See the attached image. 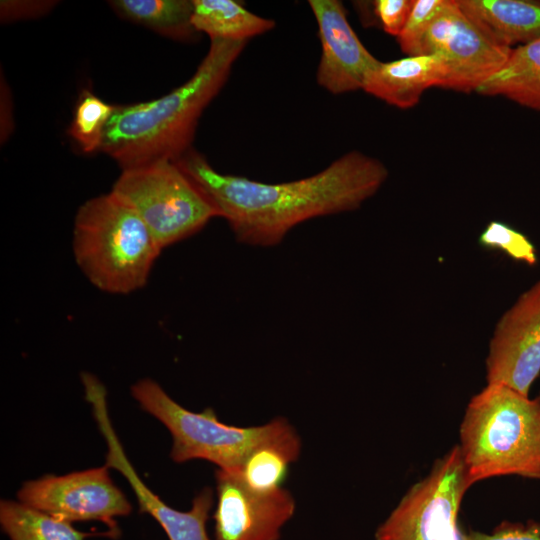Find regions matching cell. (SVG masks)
<instances>
[{
	"instance_id": "27",
	"label": "cell",
	"mask_w": 540,
	"mask_h": 540,
	"mask_svg": "<svg viewBox=\"0 0 540 540\" xmlns=\"http://www.w3.org/2000/svg\"><path fill=\"white\" fill-rule=\"evenodd\" d=\"M12 102L6 83H1V141L8 139L12 132Z\"/></svg>"
},
{
	"instance_id": "20",
	"label": "cell",
	"mask_w": 540,
	"mask_h": 540,
	"mask_svg": "<svg viewBox=\"0 0 540 540\" xmlns=\"http://www.w3.org/2000/svg\"><path fill=\"white\" fill-rule=\"evenodd\" d=\"M0 523L10 540H85L93 535L19 501H1Z\"/></svg>"
},
{
	"instance_id": "15",
	"label": "cell",
	"mask_w": 540,
	"mask_h": 540,
	"mask_svg": "<svg viewBox=\"0 0 540 540\" xmlns=\"http://www.w3.org/2000/svg\"><path fill=\"white\" fill-rule=\"evenodd\" d=\"M461 11L501 46L527 44L540 37V2L529 0H457Z\"/></svg>"
},
{
	"instance_id": "14",
	"label": "cell",
	"mask_w": 540,
	"mask_h": 540,
	"mask_svg": "<svg viewBox=\"0 0 540 540\" xmlns=\"http://www.w3.org/2000/svg\"><path fill=\"white\" fill-rule=\"evenodd\" d=\"M448 69L439 54L379 62L366 76L363 90L400 109L415 106L423 92L446 83Z\"/></svg>"
},
{
	"instance_id": "9",
	"label": "cell",
	"mask_w": 540,
	"mask_h": 540,
	"mask_svg": "<svg viewBox=\"0 0 540 540\" xmlns=\"http://www.w3.org/2000/svg\"><path fill=\"white\" fill-rule=\"evenodd\" d=\"M511 50L478 28L457 0H446L423 39L420 55L439 54L448 69L444 88L470 93L502 68Z\"/></svg>"
},
{
	"instance_id": "16",
	"label": "cell",
	"mask_w": 540,
	"mask_h": 540,
	"mask_svg": "<svg viewBox=\"0 0 540 540\" xmlns=\"http://www.w3.org/2000/svg\"><path fill=\"white\" fill-rule=\"evenodd\" d=\"M300 451V437L286 421L274 435L256 446L234 472L253 491H274L282 488L289 466L297 461Z\"/></svg>"
},
{
	"instance_id": "18",
	"label": "cell",
	"mask_w": 540,
	"mask_h": 540,
	"mask_svg": "<svg viewBox=\"0 0 540 540\" xmlns=\"http://www.w3.org/2000/svg\"><path fill=\"white\" fill-rule=\"evenodd\" d=\"M192 24L210 40L245 41L275 27L234 0H193Z\"/></svg>"
},
{
	"instance_id": "1",
	"label": "cell",
	"mask_w": 540,
	"mask_h": 540,
	"mask_svg": "<svg viewBox=\"0 0 540 540\" xmlns=\"http://www.w3.org/2000/svg\"><path fill=\"white\" fill-rule=\"evenodd\" d=\"M173 162L239 243L260 247L278 245L307 220L358 209L388 177L381 161L356 150L312 176L275 184L221 173L193 148Z\"/></svg>"
},
{
	"instance_id": "21",
	"label": "cell",
	"mask_w": 540,
	"mask_h": 540,
	"mask_svg": "<svg viewBox=\"0 0 540 540\" xmlns=\"http://www.w3.org/2000/svg\"><path fill=\"white\" fill-rule=\"evenodd\" d=\"M115 108L91 91H82L68 134L83 152L92 153L101 149L105 128Z\"/></svg>"
},
{
	"instance_id": "11",
	"label": "cell",
	"mask_w": 540,
	"mask_h": 540,
	"mask_svg": "<svg viewBox=\"0 0 540 540\" xmlns=\"http://www.w3.org/2000/svg\"><path fill=\"white\" fill-rule=\"evenodd\" d=\"M216 540H279L282 527L294 515L296 504L285 488L270 492L249 489L234 471L218 469Z\"/></svg>"
},
{
	"instance_id": "5",
	"label": "cell",
	"mask_w": 540,
	"mask_h": 540,
	"mask_svg": "<svg viewBox=\"0 0 540 540\" xmlns=\"http://www.w3.org/2000/svg\"><path fill=\"white\" fill-rule=\"evenodd\" d=\"M131 393L144 411L169 430L170 456L176 463L203 459L214 463L218 469L238 471L246 456L287 421L277 417L261 426L228 425L219 421L212 408L202 412L185 409L150 378L133 384Z\"/></svg>"
},
{
	"instance_id": "2",
	"label": "cell",
	"mask_w": 540,
	"mask_h": 540,
	"mask_svg": "<svg viewBox=\"0 0 540 540\" xmlns=\"http://www.w3.org/2000/svg\"><path fill=\"white\" fill-rule=\"evenodd\" d=\"M246 43L211 40L206 56L184 84L152 101L116 106L100 150L122 170L180 158L192 148L201 114L225 85Z\"/></svg>"
},
{
	"instance_id": "3",
	"label": "cell",
	"mask_w": 540,
	"mask_h": 540,
	"mask_svg": "<svg viewBox=\"0 0 540 540\" xmlns=\"http://www.w3.org/2000/svg\"><path fill=\"white\" fill-rule=\"evenodd\" d=\"M459 434L471 486L499 476L540 480V397L487 383L470 399Z\"/></svg>"
},
{
	"instance_id": "10",
	"label": "cell",
	"mask_w": 540,
	"mask_h": 540,
	"mask_svg": "<svg viewBox=\"0 0 540 540\" xmlns=\"http://www.w3.org/2000/svg\"><path fill=\"white\" fill-rule=\"evenodd\" d=\"M540 375V280L501 316L486 357L487 383L529 396Z\"/></svg>"
},
{
	"instance_id": "24",
	"label": "cell",
	"mask_w": 540,
	"mask_h": 540,
	"mask_svg": "<svg viewBox=\"0 0 540 540\" xmlns=\"http://www.w3.org/2000/svg\"><path fill=\"white\" fill-rule=\"evenodd\" d=\"M463 540H540V522L502 521L490 533L476 530L464 532Z\"/></svg>"
},
{
	"instance_id": "13",
	"label": "cell",
	"mask_w": 540,
	"mask_h": 540,
	"mask_svg": "<svg viewBox=\"0 0 540 540\" xmlns=\"http://www.w3.org/2000/svg\"><path fill=\"white\" fill-rule=\"evenodd\" d=\"M321 43L316 81L332 94L363 88L368 73L380 62L362 44L338 0H309Z\"/></svg>"
},
{
	"instance_id": "26",
	"label": "cell",
	"mask_w": 540,
	"mask_h": 540,
	"mask_svg": "<svg viewBox=\"0 0 540 540\" xmlns=\"http://www.w3.org/2000/svg\"><path fill=\"white\" fill-rule=\"evenodd\" d=\"M56 1H16L0 2V16L3 23L34 19L50 12Z\"/></svg>"
},
{
	"instance_id": "8",
	"label": "cell",
	"mask_w": 540,
	"mask_h": 540,
	"mask_svg": "<svg viewBox=\"0 0 540 540\" xmlns=\"http://www.w3.org/2000/svg\"><path fill=\"white\" fill-rule=\"evenodd\" d=\"M17 497L27 506L70 523L101 521L117 534L114 518L131 512L130 502L113 483L107 465L26 481Z\"/></svg>"
},
{
	"instance_id": "12",
	"label": "cell",
	"mask_w": 540,
	"mask_h": 540,
	"mask_svg": "<svg viewBox=\"0 0 540 540\" xmlns=\"http://www.w3.org/2000/svg\"><path fill=\"white\" fill-rule=\"evenodd\" d=\"M94 419L107 444L106 464L121 473L137 498L140 511L151 515L163 528L169 540H211L206 523L213 507V491L203 488L193 499L188 511H179L162 501L138 476L127 458L110 420L107 396L94 394L89 399Z\"/></svg>"
},
{
	"instance_id": "19",
	"label": "cell",
	"mask_w": 540,
	"mask_h": 540,
	"mask_svg": "<svg viewBox=\"0 0 540 540\" xmlns=\"http://www.w3.org/2000/svg\"><path fill=\"white\" fill-rule=\"evenodd\" d=\"M122 18L178 41H190L198 32L192 24L189 0H113L108 2Z\"/></svg>"
},
{
	"instance_id": "7",
	"label": "cell",
	"mask_w": 540,
	"mask_h": 540,
	"mask_svg": "<svg viewBox=\"0 0 540 540\" xmlns=\"http://www.w3.org/2000/svg\"><path fill=\"white\" fill-rule=\"evenodd\" d=\"M471 487L458 445L401 498L375 531V540H463L458 515Z\"/></svg>"
},
{
	"instance_id": "22",
	"label": "cell",
	"mask_w": 540,
	"mask_h": 540,
	"mask_svg": "<svg viewBox=\"0 0 540 540\" xmlns=\"http://www.w3.org/2000/svg\"><path fill=\"white\" fill-rule=\"evenodd\" d=\"M478 241L482 247L501 250L517 262L533 266L538 261L536 248L530 239L503 222H489Z\"/></svg>"
},
{
	"instance_id": "23",
	"label": "cell",
	"mask_w": 540,
	"mask_h": 540,
	"mask_svg": "<svg viewBox=\"0 0 540 540\" xmlns=\"http://www.w3.org/2000/svg\"><path fill=\"white\" fill-rule=\"evenodd\" d=\"M446 0H415L407 22L397 37L401 50L408 56L420 55L423 39L443 9Z\"/></svg>"
},
{
	"instance_id": "25",
	"label": "cell",
	"mask_w": 540,
	"mask_h": 540,
	"mask_svg": "<svg viewBox=\"0 0 540 540\" xmlns=\"http://www.w3.org/2000/svg\"><path fill=\"white\" fill-rule=\"evenodd\" d=\"M414 0H376L372 1L373 14L381 28L388 34L398 37L403 30Z\"/></svg>"
},
{
	"instance_id": "4",
	"label": "cell",
	"mask_w": 540,
	"mask_h": 540,
	"mask_svg": "<svg viewBox=\"0 0 540 540\" xmlns=\"http://www.w3.org/2000/svg\"><path fill=\"white\" fill-rule=\"evenodd\" d=\"M72 247L90 283L111 294L145 286L162 251L133 207L112 190L79 207Z\"/></svg>"
},
{
	"instance_id": "6",
	"label": "cell",
	"mask_w": 540,
	"mask_h": 540,
	"mask_svg": "<svg viewBox=\"0 0 540 540\" xmlns=\"http://www.w3.org/2000/svg\"><path fill=\"white\" fill-rule=\"evenodd\" d=\"M112 191L133 207L162 250L217 217L202 193L169 160L122 170Z\"/></svg>"
},
{
	"instance_id": "17",
	"label": "cell",
	"mask_w": 540,
	"mask_h": 540,
	"mask_svg": "<svg viewBox=\"0 0 540 540\" xmlns=\"http://www.w3.org/2000/svg\"><path fill=\"white\" fill-rule=\"evenodd\" d=\"M476 92L485 96H503L540 111V37L512 48L502 68Z\"/></svg>"
}]
</instances>
